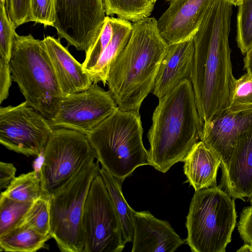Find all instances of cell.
I'll return each mask as SVG.
<instances>
[{"label": "cell", "mask_w": 252, "mask_h": 252, "mask_svg": "<svg viewBox=\"0 0 252 252\" xmlns=\"http://www.w3.org/2000/svg\"><path fill=\"white\" fill-rule=\"evenodd\" d=\"M232 6L215 0L193 39L194 63L191 82L204 124L227 110L236 78L229 44Z\"/></svg>", "instance_id": "cell-1"}, {"label": "cell", "mask_w": 252, "mask_h": 252, "mask_svg": "<svg viewBox=\"0 0 252 252\" xmlns=\"http://www.w3.org/2000/svg\"><path fill=\"white\" fill-rule=\"evenodd\" d=\"M168 47L155 17L132 24L129 40L111 63L107 80L119 109L139 112L143 100L154 88Z\"/></svg>", "instance_id": "cell-2"}, {"label": "cell", "mask_w": 252, "mask_h": 252, "mask_svg": "<svg viewBox=\"0 0 252 252\" xmlns=\"http://www.w3.org/2000/svg\"><path fill=\"white\" fill-rule=\"evenodd\" d=\"M158 100L147 134L148 154L150 165L164 173L184 161L199 141L203 123L190 81L182 82Z\"/></svg>", "instance_id": "cell-3"}, {"label": "cell", "mask_w": 252, "mask_h": 252, "mask_svg": "<svg viewBox=\"0 0 252 252\" xmlns=\"http://www.w3.org/2000/svg\"><path fill=\"white\" fill-rule=\"evenodd\" d=\"M139 112L119 108L87 137L102 167L122 184L138 167L149 165Z\"/></svg>", "instance_id": "cell-4"}, {"label": "cell", "mask_w": 252, "mask_h": 252, "mask_svg": "<svg viewBox=\"0 0 252 252\" xmlns=\"http://www.w3.org/2000/svg\"><path fill=\"white\" fill-rule=\"evenodd\" d=\"M10 66L27 103L51 120L63 97L43 40L15 32Z\"/></svg>", "instance_id": "cell-5"}, {"label": "cell", "mask_w": 252, "mask_h": 252, "mask_svg": "<svg viewBox=\"0 0 252 252\" xmlns=\"http://www.w3.org/2000/svg\"><path fill=\"white\" fill-rule=\"evenodd\" d=\"M234 200L217 186L195 191L186 222L192 252H225L236 224Z\"/></svg>", "instance_id": "cell-6"}, {"label": "cell", "mask_w": 252, "mask_h": 252, "mask_svg": "<svg viewBox=\"0 0 252 252\" xmlns=\"http://www.w3.org/2000/svg\"><path fill=\"white\" fill-rule=\"evenodd\" d=\"M99 161L93 160L66 185L51 195L50 234L62 252H84V205Z\"/></svg>", "instance_id": "cell-7"}, {"label": "cell", "mask_w": 252, "mask_h": 252, "mask_svg": "<svg viewBox=\"0 0 252 252\" xmlns=\"http://www.w3.org/2000/svg\"><path fill=\"white\" fill-rule=\"evenodd\" d=\"M95 159V152L87 135L65 128H54L38 171L43 193L51 195Z\"/></svg>", "instance_id": "cell-8"}, {"label": "cell", "mask_w": 252, "mask_h": 252, "mask_svg": "<svg viewBox=\"0 0 252 252\" xmlns=\"http://www.w3.org/2000/svg\"><path fill=\"white\" fill-rule=\"evenodd\" d=\"M83 224L84 252H121L124 249L121 221L99 172L87 195Z\"/></svg>", "instance_id": "cell-9"}, {"label": "cell", "mask_w": 252, "mask_h": 252, "mask_svg": "<svg viewBox=\"0 0 252 252\" xmlns=\"http://www.w3.org/2000/svg\"><path fill=\"white\" fill-rule=\"evenodd\" d=\"M53 129L49 120L26 101L0 108V143L10 150L39 157Z\"/></svg>", "instance_id": "cell-10"}, {"label": "cell", "mask_w": 252, "mask_h": 252, "mask_svg": "<svg viewBox=\"0 0 252 252\" xmlns=\"http://www.w3.org/2000/svg\"><path fill=\"white\" fill-rule=\"evenodd\" d=\"M55 13L58 39L85 53L97 39L106 17L103 0H55Z\"/></svg>", "instance_id": "cell-11"}, {"label": "cell", "mask_w": 252, "mask_h": 252, "mask_svg": "<svg viewBox=\"0 0 252 252\" xmlns=\"http://www.w3.org/2000/svg\"><path fill=\"white\" fill-rule=\"evenodd\" d=\"M118 109L110 92L97 84L64 96L55 116L48 120L54 128H65L87 135Z\"/></svg>", "instance_id": "cell-12"}, {"label": "cell", "mask_w": 252, "mask_h": 252, "mask_svg": "<svg viewBox=\"0 0 252 252\" xmlns=\"http://www.w3.org/2000/svg\"><path fill=\"white\" fill-rule=\"evenodd\" d=\"M252 126V110H226L203 124L200 141L221 160L225 166L240 137Z\"/></svg>", "instance_id": "cell-13"}, {"label": "cell", "mask_w": 252, "mask_h": 252, "mask_svg": "<svg viewBox=\"0 0 252 252\" xmlns=\"http://www.w3.org/2000/svg\"><path fill=\"white\" fill-rule=\"evenodd\" d=\"M215 0H173L157 20L161 36L168 44L193 37Z\"/></svg>", "instance_id": "cell-14"}, {"label": "cell", "mask_w": 252, "mask_h": 252, "mask_svg": "<svg viewBox=\"0 0 252 252\" xmlns=\"http://www.w3.org/2000/svg\"><path fill=\"white\" fill-rule=\"evenodd\" d=\"M131 252H174L185 243L165 220L147 211L134 214Z\"/></svg>", "instance_id": "cell-15"}, {"label": "cell", "mask_w": 252, "mask_h": 252, "mask_svg": "<svg viewBox=\"0 0 252 252\" xmlns=\"http://www.w3.org/2000/svg\"><path fill=\"white\" fill-rule=\"evenodd\" d=\"M194 55L193 38L168 44L153 89L158 98L169 93L186 80L191 81Z\"/></svg>", "instance_id": "cell-16"}, {"label": "cell", "mask_w": 252, "mask_h": 252, "mask_svg": "<svg viewBox=\"0 0 252 252\" xmlns=\"http://www.w3.org/2000/svg\"><path fill=\"white\" fill-rule=\"evenodd\" d=\"M221 169L223 184L232 198L244 200L252 194V126L238 139Z\"/></svg>", "instance_id": "cell-17"}, {"label": "cell", "mask_w": 252, "mask_h": 252, "mask_svg": "<svg viewBox=\"0 0 252 252\" xmlns=\"http://www.w3.org/2000/svg\"><path fill=\"white\" fill-rule=\"evenodd\" d=\"M43 40L63 96L88 89L93 84L89 75L60 40L51 36Z\"/></svg>", "instance_id": "cell-18"}, {"label": "cell", "mask_w": 252, "mask_h": 252, "mask_svg": "<svg viewBox=\"0 0 252 252\" xmlns=\"http://www.w3.org/2000/svg\"><path fill=\"white\" fill-rule=\"evenodd\" d=\"M184 171L195 191L217 186L218 170L220 159L199 141L184 161Z\"/></svg>", "instance_id": "cell-19"}, {"label": "cell", "mask_w": 252, "mask_h": 252, "mask_svg": "<svg viewBox=\"0 0 252 252\" xmlns=\"http://www.w3.org/2000/svg\"><path fill=\"white\" fill-rule=\"evenodd\" d=\"M113 26L114 33L111 41L96 64L87 72L93 83L107 84L110 64L124 50L131 35L132 24L130 22L114 17Z\"/></svg>", "instance_id": "cell-20"}, {"label": "cell", "mask_w": 252, "mask_h": 252, "mask_svg": "<svg viewBox=\"0 0 252 252\" xmlns=\"http://www.w3.org/2000/svg\"><path fill=\"white\" fill-rule=\"evenodd\" d=\"M51 238V234L45 235L29 227L17 225L0 236V251L34 252L44 248Z\"/></svg>", "instance_id": "cell-21"}, {"label": "cell", "mask_w": 252, "mask_h": 252, "mask_svg": "<svg viewBox=\"0 0 252 252\" xmlns=\"http://www.w3.org/2000/svg\"><path fill=\"white\" fill-rule=\"evenodd\" d=\"M101 176L119 215L125 243L132 242L134 233V211L126 200L122 191V184L103 167Z\"/></svg>", "instance_id": "cell-22"}, {"label": "cell", "mask_w": 252, "mask_h": 252, "mask_svg": "<svg viewBox=\"0 0 252 252\" xmlns=\"http://www.w3.org/2000/svg\"><path fill=\"white\" fill-rule=\"evenodd\" d=\"M103 0L106 16L116 15L133 23L150 17L156 3L152 0Z\"/></svg>", "instance_id": "cell-23"}, {"label": "cell", "mask_w": 252, "mask_h": 252, "mask_svg": "<svg viewBox=\"0 0 252 252\" xmlns=\"http://www.w3.org/2000/svg\"><path fill=\"white\" fill-rule=\"evenodd\" d=\"M42 193L39 173L34 170L16 177L0 195L19 201L33 202Z\"/></svg>", "instance_id": "cell-24"}, {"label": "cell", "mask_w": 252, "mask_h": 252, "mask_svg": "<svg viewBox=\"0 0 252 252\" xmlns=\"http://www.w3.org/2000/svg\"><path fill=\"white\" fill-rule=\"evenodd\" d=\"M51 195L42 193L16 225H24L47 235L50 234V201Z\"/></svg>", "instance_id": "cell-25"}, {"label": "cell", "mask_w": 252, "mask_h": 252, "mask_svg": "<svg viewBox=\"0 0 252 252\" xmlns=\"http://www.w3.org/2000/svg\"><path fill=\"white\" fill-rule=\"evenodd\" d=\"M32 203L19 201L0 195V236L16 226Z\"/></svg>", "instance_id": "cell-26"}, {"label": "cell", "mask_w": 252, "mask_h": 252, "mask_svg": "<svg viewBox=\"0 0 252 252\" xmlns=\"http://www.w3.org/2000/svg\"><path fill=\"white\" fill-rule=\"evenodd\" d=\"M238 6L236 41L245 55L252 45V0H243Z\"/></svg>", "instance_id": "cell-27"}, {"label": "cell", "mask_w": 252, "mask_h": 252, "mask_svg": "<svg viewBox=\"0 0 252 252\" xmlns=\"http://www.w3.org/2000/svg\"><path fill=\"white\" fill-rule=\"evenodd\" d=\"M227 110L231 112L252 110V72L247 71L235 79Z\"/></svg>", "instance_id": "cell-28"}, {"label": "cell", "mask_w": 252, "mask_h": 252, "mask_svg": "<svg viewBox=\"0 0 252 252\" xmlns=\"http://www.w3.org/2000/svg\"><path fill=\"white\" fill-rule=\"evenodd\" d=\"M113 19L114 17L106 16L99 36L93 47L85 53V59L82 64L86 72L96 64L111 41L114 33Z\"/></svg>", "instance_id": "cell-29"}, {"label": "cell", "mask_w": 252, "mask_h": 252, "mask_svg": "<svg viewBox=\"0 0 252 252\" xmlns=\"http://www.w3.org/2000/svg\"><path fill=\"white\" fill-rule=\"evenodd\" d=\"M0 59L9 63L15 29L8 18L4 0H0Z\"/></svg>", "instance_id": "cell-30"}, {"label": "cell", "mask_w": 252, "mask_h": 252, "mask_svg": "<svg viewBox=\"0 0 252 252\" xmlns=\"http://www.w3.org/2000/svg\"><path fill=\"white\" fill-rule=\"evenodd\" d=\"M55 0H30L29 22L54 27Z\"/></svg>", "instance_id": "cell-31"}, {"label": "cell", "mask_w": 252, "mask_h": 252, "mask_svg": "<svg viewBox=\"0 0 252 252\" xmlns=\"http://www.w3.org/2000/svg\"><path fill=\"white\" fill-rule=\"evenodd\" d=\"M6 10L13 27L29 22L30 0H4Z\"/></svg>", "instance_id": "cell-32"}, {"label": "cell", "mask_w": 252, "mask_h": 252, "mask_svg": "<svg viewBox=\"0 0 252 252\" xmlns=\"http://www.w3.org/2000/svg\"><path fill=\"white\" fill-rule=\"evenodd\" d=\"M238 230L245 244L252 243V206L246 207L242 211Z\"/></svg>", "instance_id": "cell-33"}, {"label": "cell", "mask_w": 252, "mask_h": 252, "mask_svg": "<svg viewBox=\"0 0 252 252\" xmlns=\"http://www.w3.org/2000/svg\"><path fill=\"white\" fill-rule=\"evenodd\" d=\"M12 80L10 63L0 59V103L8 97Z\"/></svg>", "instance_id": "cell-34"}, {"label": "cell", "mask_w": 252, "mask_h": 252, "mask_svg": "<svg viewBox=\"0 0 252 252\" xmlns=\"http://www.w3.org/2000/svg\"><path fill=\"white\" fill-rule=\"evenodd\" d=\"M17 169L11 163L0 162V189H6L15 178Z\"/></svg>", "instance_id": "cell-35"}, {"label": "cell", "mask_w": 252, "mask_h": 252, "mask_svg": "<svg viewBox=\"0 0 252 252\" xmlns=\"http://www.w3.org/2000/svg\"><path fill=\"white\" fill-rule=\"evenodd\" d=\"M245 55L244 58V69L246 71L252 72V45Z\"/></svg>", "instance_id": "cell-36"}, {"label": "cell", "mask_w": 252, "mask_h": 252, "mask_svg": "<svg viewBox=\"0 0 252 252\" xmlns=\"http://www.w3.org/2000/svg\"><path fill=\"white\" fill-rule=\"evenodd\" d=\"M237 252H252V243L245 244Z\"/></svg>", "instance_id": "cell-37"}, {"label": "cell", "mask_w": 252, "mask_h": 252, "mask_svg": "<svg viewBox=\"0 0 252 252\" xmlns=\"http://www.w3.org/2000/svg\"><path fill=\"white\" fill-rule=\"evenodd\" d=\"M233 5H239L243 1V0H226Z\"/></svg>", "instance_id": "cell-38"}, {"label": "cell", "mask_w": 252, "mask_h": 252, "mask_svg": "<svg viewBox=\"0 0 252 252\" xmlns=\"http://www.w3.org/2000/svg\"><path fill=\"white\" fill-rule=\"evenodd\" d=\"M250 202H251L252 206V194L249 197Z\"/></svg>", "instance_id": "cell-39"}, {"label": "cell", "mask_w": 252, "mask_h": 252, "mask_svg": "<svg viewBox=\"0 0 252 252\" xmlns=\"http://www.w3.org/2000/svg\"><path fill=\"white\" fill-rule=\"evenodd\" d=\"M152 1H153L154 2H156L158 0H152Z\"/></svg>", "instance_id": "cell-40"}]
</instances>
